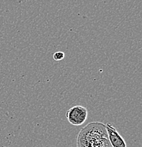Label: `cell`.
Returning <instances> with one entry per match:
<instances>
[{"label": "cell", "mask_w": 142, "mask_h": 147, "mask_svg": "<svg viewBox=\"0 0 142 147\" xmlns=\"http://www.w3.org/2000/svg\"><path fill=\"white\" fill-rule=\"evenodd\" d=\"M67 120L74 126L83 125L88 117V110L81 105H75L66 113Z\"/></svg>", "instance_id": "7a4b0ae2"}, {"label": "cell", "mask_w": 142, "mask_h": 147, "mask_svg": "<svg viewBox=\"0 0 142 147\" xmlns=\"http://www.w3.org/2000/svg\"><path fill=\"white\" fill-rule=\"evenodd\" d=\"M65 54L62 51H57L53 55V59L55 61H61L65 58Z\"/></svg>", "instance_id": "277c9868"}, {"label": "cell", "mask_w": 142, "mask_h": 147, "mask_svg": "<svg viewBox=\"0 0 142 147\" xmlns=\"http://www.w3.org/2000/svg\"><path fill=\"white\" fill-rule=\"evenodd\" d=\"M77 147H112L108 139L105 125L93 122L82 128L78 134Z\"/></svg>", "instance_id": "6da1fadb"}, {"label": "cell", "mask_w": 142, "mask_h": 147, "mask_svg": "<svg viewBox=\"0 0 142 147\" xmlns=\"http://www.w3.org/2000/svg\"><path fill=\"white\" fill-rule=\"evenodd\" d=\"M105 128L111 146L112 147H127L125 139L119 134L117 129L114 127L112 123H107V125H105Z\"/></svg>", "instance_id": "3957f363"}]
</instances>
